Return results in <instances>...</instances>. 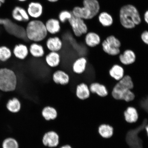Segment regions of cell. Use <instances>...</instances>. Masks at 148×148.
<instances>
[{
	"label": "cell",
	"instance_id": "1",
	"mask_svg": "<svg viewBox=\"0 0 148 148\" xmlns=\"http://www.w3.org/2000/svg\"><path fill=\"white\" fill-rule=\"evenodd\" d=\"M120 24L125 29L134 28L141 23V16L138 9L134 5L127 4L122 6L119 11Z\"/></svg>",
	"mask_w": 148,
	"mask_h": 148
},
{
	"label": "cell",
	"instance_id": "2",
	"mask_svg": "<svg viewBox=\"0 0 148 148\" xmlns=\"http://www.w3.org/2000/svg\"><path fill=\"white\" fill-rule=\"evenodd\" d=\"M134 83L129 75H124L118 81L113 89L112 95L116 100L130 102L134 100L135 95L131 90L134 88Z\"/></svg>",
	"mask_w": 148,
	"mask_h": 148
},
{
	"label": "cell",
	"instance_id": "3",
	"mask_svg": "<svg viewBox=\"0 0 148 148\" xmlns=\"http://www.w3.org/2000/svg\"><path fill=\"white\" fill-rule=\"evenodd\" d=\"M25 29L28 40L32 42L40 43L49 36L45 23L40 19H31L27 23Z\"/></svg>",
	"mask_w": 148,
	"mask_h": 148
},
{
	"label": "cell",
	"instance_id": "4",
	"mask_svg": "<svg viewBox=\"0 0 148 148\" xmlns=\"http://www.w3.org/2000/svg\"><path fill=\"white\" fill-rule=\"evenodd\" d=\"M17 83V77L14 72L7 68L0 69V90L4 92L13 91Z\"/></svg>",
	"mask_w": 148,
	"mask_h": 148
},
{
	"label": "cell",
	"instance_id": "5",
	"mask_svg": "<svg viewBox=\"0 0 148 148\" xmlns=\"http://www.w3.org/2000/svg\"><path fill=\"white\" fill-rule=\"evenodd\" d=\"M101 44L103 50L107 54L113 56L120 54L121 43L120 40L114 35L107 36L101 42Z\"/></svg>",
	"mask_w": 148,
	"mask_h": 148
},
{
	"label": "cell",
	"instance_id": "6",
	"mask_svg": "<svg viewBox=\"0 0 148 148\" xmlns=\"http://www.w3.org/2000/svg\"><path fill=\"white\" fill-rule=\"evenodd\" d=\"M74 36L81 38L88 31V27L85 20L73 16L68 21Z\"/></svg>",
	"mask_w": 148,
	"mask_h": 148
},
{
	"label": "cell",
	"instance_id": "7",
	"mask_svg": "<svg viewBox=\"0 0 148 148\" xmlns=\"http://www.w3.org/2000/svg\"><path fill=\"white\" fill-rule=\"evenodd\" d=\"M26 9L31 19H39L44 12L43 5L38 1L30 2L28 3Z\"/></svg>",
	"mask_w": 148,
	"mask_h": 148
},
{
	"label": "cell",
	"instance_id": "8",
	"mask_svg": "<svg viewBox=\"0 0 148 148\" xmlns=\"http://www.w3.org/2000/svg\"><path fill=\"white\" fill-rule=\"evenodd\" d=\"M42 142L46 147L51 148L57 147L60 144V136L58 133L55 131H48L42 136Z\"/></svg>",
	"mask_w": 148,
	"mask_h": 148
},
{
	"label": "cell",
	"instance_id": "9",
	"mask_svg": "<svg viewBox=\"0 0 148 148\" xmlns=\"http://www.w3.org/2000/svg\"><path fill=\"white\" fill-rule=\"evenodd\" d=\"M13 18L18 23H27L31 19L26 9L20 5H16L12 12Z\"/></svg>",
	"mask_w": 148,
	"mask_h": 148
},
{
	"label": "cell",
	"instance_id": "10",
	"mask_svg": "<svg viewBox=\"0 0 148 148\" xmlns=\"http://www.w3.org/2000/svg\"><path fill=\"white\" fill-rule=\"evenodd\" d=\"M45 40L46 47L50 51L58 52L63 47V41L58 35L48 36Z\"/></svg>",
	"mask_w": 148,
	"mask_h": 148
},
{
	"label": "cell",
	"instance_id": "11",
	"mask_svg": "<svg viewBox=\"0 0 148 148\" xmlns=\"http://www.w3.org/2000/svg\"><path fill=\"white\" fill-rule=\"evenodd\" d=\"M49 35L53 36L58 34L62 29V25L58 18H49L45 23Z\"/></svg>",
	"mask_w": 148,
	"mask_h": 148
},
{
	"label": "cell",
	"instance_id": "12",
	"mask_svg": "<svg viewBox=\"0 0 148 148\" xmlns=\"http://www.w3.org/2000/svg\"><path fill=\"white\" fill-rule=\"evenodd\" d=\"M88 65V60L86 57H79L73 62L72 65V70L74 73L77 75H82L86 71Z\"/></svg>",
	"mask_w": 148,
	"mask_h": 148
},
{
	"label": "cell",
	"instance_id": "13",
	"mask_svg": "<svg viewBox=\"0 0 148 148\" xmlns=\"http://www.w3.org/2000/svg\"><path fill=\"white\" fill-rule=\"evenodd\" d=\"M84 36L85 45L89 48L95 47L101 43L100 36L93 31H88Z\"/></svg>",
	"mask_w": 148,
	"mask_h": 148
},
{
	"label": "cell",
	"instance_id": "14",
	"mask_svg": "<svg viewBox=\"0 0 148 148\" xmlns=\"http://www.w3.org/2000/svg\"><path fill=\"white\" fill-rule=\"evenodd\" d=\"M90 94L91 92L89 86L87 83H81L77 86L75 90V95L79 100H86L89 98Z\"/></svg>",
	"mask_w": 148,
	"mask_h": 148
},
{
	"label": "cell",
	"instance_id": "15",
	"mask_svg": "<svg viewBox=\"0 0 148 148\" xmlns=\"http://www.w3.org/2000/svg\"><path fill=\"white\" fill-rule=\"evenodd\" d=\"M52 79L53 82L56 84L66 86L70 82V77L65 71L59 70L53 73Z\"/></svg>",
	"mask_w": 148,
	"mask_h": 148
},
{
	"label": "cell",
	"instance_id": "16",
	"mask_svg": "<svg viewBox=\"0 0 148 148\" xmlns=\"http://www.w3.org/2000/svg\"><path fill=\"white\" fill-rule=\"evenodd\" d=\"M82 6L90 11L93 18L99 14L101 9L98 0H83Z\"/></svg>",
	"mask_w": 148,
	"mask_h": 148
},
{
	"label": "cell",
	"instance_id": "17",
	"mask_svg": "<svg viewBox=\"0 0 148 148\" xmlns=\"http://www.w3.org/2000/svg\"><path fill=\"white\" fill-rule=\"evenodd\" d=\"M73 16L86 21L93 19L91 13L83 6H76L71 10Z\"/></svg>",
	"mask_w": 148,
	"mask_h": 148
},
{
	"label": "cell",
	"instance_id": "18",
	"mask_svg": "<svg viewBox=\"0 0 148 148\" xmlns=\"http://www.w3.org/2000/svg\"><path fill=\"white\" fill-rule=\"evenodd\" d=\"M45 61L47 65L51 68H56L60 65L61 58L57 52L50 51L46 56Z\"/></svg>",
	"mask_w": 148,
	"mask_h": 148
},
{
	"label": "cell",
	"instance_id": "19",
	"mask_svg": "<svg viewBox=\"0 0 148 148\" xmlns=\"http://www.w3.org/2000/svg\"><path fill=\"white\" fill-rule=\"evenodd\" d=\"M91 93L97 94L101 97L108 95V92L106 86L99 83L92 82L89 85Z\"/></svg>",
	"mask_w": 148,
	"mask_h": 148
},
{
	"label": "cell",
	"instance_id": "20",
	"mask_svg": "<svg viewBox=\"0 0 148 148\" xmlns=\"http://www.w3.org/2000/svg\"><path fill=\"white\" fill-rule=\"evenodd\" d=\"M41 114L42 117L46 121H52L56 119L58 116V112L54 107L48 105L42 109Z\"/></svg>",
	"mask_w": 148,
	"mask_h": 148
},
{
	"label": "cell",
	"instance_id": "21",
	"mask_svg": "<svg viewBox=\"0 0 148 148\" xmlns=\"http://www.w3.org/2000/svg\"><path fill=\"white\" fill-rule=\"evenodd\" d=\"M119 59L122 64L125 65H129L135 62L136 55L134 51L127 49L119 55Z\"/></svg>",
	"mask_w": 148,
	"mask_h": 148
},
{
	"label": "cell",
	"instance_id": "22",
	"mask_svg": "<svg viewBox=\"0 0 148 148\" xmlns=\"http://www.w3.org/2000/svg\"><path fill=\"white\" fill-rule=\"evenodd\" d=\"M29 52L34 58H42L45 54L43 46L39 42H32L29 46Z\"/></svg>",
	"mask_w": 148,
	"mask_h": 148
},
{
	"label": "cell",
	"instance_id": "23",
	"mask_svg": "<svg viewBox=\"0 0 148 148\" xmlns=\"http://www.w3.org/2000/svg\"><path fill=\"white\" fill-rule=\"evenodd\" d=\"M29 49L25 44L20 43L14 46V53L16 58L24 60L27 58L29 53Z\"/></svg>",
	"mask_w": 148,
	"mask_h": 148
},
{
	"label": "cell",
	"instance_id": "24",
	"mask_svg": "<svg viewBox=\"0 0 148 148\" xmlns=\"http://www.w3.org/2000/svg\"><path fill=\"white\" fill-rule=\"evenodd\" d=\"M98 20L103 27H109L113 24L114 19L112 15L106 12H101L98 16Z\"/></svg>",
	"mask_w": 148,
	"mask_h": 148
},
{
	"label": "cell",
	"instance_id": "25",
	"mask_svg": "<svg viewBox=\"0 0 148 148\" xmlns=\"http://www.w3.org/2000/svg\"><path fill=\"white\" fill-rule=\"evenodd\" d=\"M22 104L18 98L14 97L9 99L6 104L7 110L12 113H17L21 110Z\"/></svg>",
	"mask_w": 148,
	"mask_h": 148
},
{
	"label": "cell",
	"instance_id": "26",
	"mask_svg": "<svg viewBox=\"0 0 148 148\" xmlns=\"http://www.w3.org/2000/svg\"><path fill=\"white\" fill-rule=\"evenodd\" d=\"M125 119L127 123H136L138 118V114L136 109L133 107H129L124 112Z\"/></svg>",
	"mask_w": 148,
	"mask_h": 148
},
{
	"label": "cell",
	"instance_id": "27",
	"mask_svg": "<svg viewBox=\"0 0 148 148\" xmlns=\"http://www.w3.org/2000/svg\"><path fill=\"white\" fill-rule=\"evenodd\" d=\"M109 73L112 78L116 81H119L124 76V70L122 66L116 64L111 68Z\"/></svg>",
	"mask_w": 148,
	"mask_h": 148
},
{
	"label": "cell",
	"instance_id": "28",
	"mask_svg": "<svg viewBox=\"0 0 148 148\" xmlns=\"http://www.w3.org/2000/svg\"><path fill=\"white\" fill-rule=\"evenodd\" d=\"M98 131L101 136L104 138H110L113 134V128L108 125L102 124L100 125Z\"/></svg>",
	"mask_w": 148,
	"mask_h": 148
},
{
	"label": "cell",
	"instance_id": "29",
	"mask_svg": "<svg viewBox=\"0 0 148 148\" xmlns=\"http://www.w3.org/2000/svg\"><path fill=\"white\" fill-rule=\"evenodd\" d=\"M73 14L71 11L67 10L61 11L59 12L58 18L61 24H64L67 23L68 21L73 17Z\"/></svg>",
	"mask_w": 148,
	"mask_h": 148
},
{
	"label": "cell",
	"instance_id": "30",
	"mask_svg": "<svg viewBox=\"0 0 148 148\" xmlns=\"http://www.w3.org/2000/svg\"><path fill=\"white\" fill-rule=\"evenodd\" d=\"M3 148H19V144L15 139L11 137L7 138L3 142Z\"/></svg>",
	"mask_w": 148,
	"mask_h": 148
},
{
	"label": "cell",
	"instance_id": "31",
	"mask_svg": "<svg viewBox=\"0 0 148 148\" xmlns=\"http://www.w3.org/2000/svg\"><path fill=\"white\" fill-rule=\"evenodd\" d=\"M12 56L10 49L5 46L0 47V60L5 62L9 60Z\"/></svg>",
	"mask_w": 148,
	"mask_h": 148
},
{
	"label": "cell",
	"instance_id": "32",
	"mask_svg": "<svg viewBox=\"0 0 148 148\" xmlns=\"http://www.w3.org/2000/svg\"><path fill=\"white\" fill-rule=\"evenodd\" d=\"M140 38L144 44L148 45V31H143L140 35Z\"/></svg>",
	"mask_w": 148,
	"mask_h": 148
},
{
	"label": "cell",
	"instance_id": "33",
	"mask_svg": "<svg viewBox=\"0 0 148 148\" xmlns=\"http://www.w3.org/2000/svg\"><path fill=\"white\" fill-rule=\"evenodd\" d=\"M144 19L145 23L148 25V9L144 13Z\"/></svg>",
	"mask_w": 148,
	"mask_h": 148
},
{
	"label": "cell",
	"instance_id": "34",
	"mask_svg": "<svg viewBox=\"0 0 148 148\" xmlns=\"http://www.w3.org/2000/svg\"><path fill=\"white\" fill-rule=\"evenodd\" d=\"M59 148H73L69 144H65V145L61 146Z\"/></svg>",
	"mask_w": 148,
	"mask_h": 148
},
{
	"label": "cell",
	"instance_id": "35",
	"mask_svg": "<svg viewBox=\"0 0 148 148\" xmlns=\"http://www.w3.org/2000/svg\"><path fill=\"white\" fill-rule=\"evenodd\" d=\"M48 2L51 3H55L60 1V0H46Z\"/></svg>",
	"mask_w": 148,
	"mask_h": 148
},
{
	"label": "cell",
	"instance_id": "36",
	"mask_svg": "<svg viewBox=\"0 0 148 148\" xmlns=\"http://www.w3.org/2000/svg\"><path fill=\"white\" fill-rule=\"evenodd\" d=\"M6 0H0V8L2 6L3 4H4Z\"/></svg>",
	"mask_w": 148,
	"mask_h": 148
},
{
	"label": "cell",
	"instance_id": "37",
	"mask_svg": "<svg viewBox=\"0 0 148 148\" xmlns=\"http://www.w3.org/2000/svg\"><path fill=\"white\" fill-rule=\"evenodd\" d=\"M18 2L20 3H25L29 1V0H16Z\"/></svg>",
	"mask_w": 148,
	"mask_h": 148
},
{
	"label": "cell",
	"instance_id": "38",
	"mask_svg": "<svg viewBox=\"0 0 148 148\" xmlns=\"http://www.w3.org/2000/svg\"><path fill=\"white\" fill-rule=\"evenodd\" d=\"M145 129L146 131H147V135L148 136V124L145 127Z\"/></svg>",
	"mask_w": 148,
	"mask_h": 148
}]
</instances>
